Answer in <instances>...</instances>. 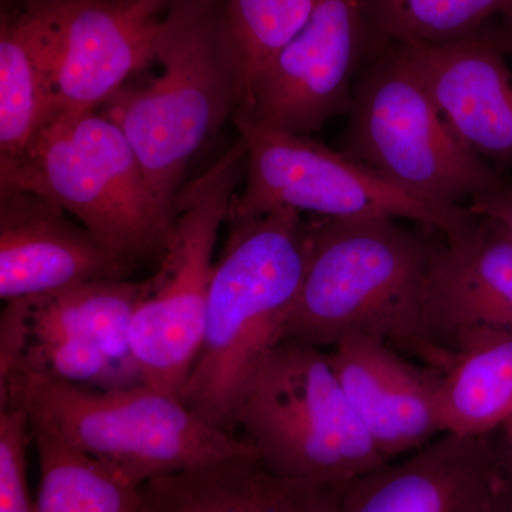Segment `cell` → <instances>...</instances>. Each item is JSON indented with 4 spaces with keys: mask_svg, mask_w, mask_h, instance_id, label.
<instances>
[{
    "mask_svg": "<svg viewBox=\"0 0 512 512\" xmlns=\"http://www.w3.org/2000/svg\"><path fill=\"white\" fill-rule=\"evenodd\" d=\"M309 224L308 269L282 340L332 349L348 336H372L440 369L423 323L437 229H409L386 217H315Z\"/></svg>",
    "mask_w": 512,
    "mask_h": 512,
    "instance_id": "6da1fadb",
    "label": "cell"
},
{
    "mask_svg": "<svg viewBox=\"0 0 512 512\" xmlns=\"http://www.w3.org/2000/svg\"><path fill=\"white\" fill-rule=\"evenodd\" d=\"M229 221L215 262L200 356L184 403L201 419L234 434L242 397L266 355L284 339L311 256V224L278 208Z\"/></svg>",
    "mask_w": 512,
    "mask_h": 512,
    "instance_id": "7a4b0ae2",
    "label": "cell"
},
{
    "mask_svg": "<svg viewBox=\"0 0 512 512\" xmlns=\"http://www.w3.org/2000/svg\"><path fill=\"white\" fill-rule=\"evenodd\" d=\"M0 399V406L25 407L30 419L138 487L227 458L256 456L242 437L146 383L93 390L18 365L0 377Z\"/></svg>",
    "mask_w": 512,
    "mask_h": 512,
    "instance_id": "3957f363",
    "label": "cell"
},
{
    "mask_svg": "<svg viewBox=\"0 0 512 512\" xmlns=\"http://www.w3.org/2000/svg\"><path fill=\"white\" fill-rule=\"evenodd\" d=\"M157 62L163 72L144 89H121L103 114L136 151L151 190L175 215L191 157L242 101V79L225 12L215 0H175L163 20Z\"/></svg>",
    "mask_w": 512,
    "mask_h": 512,
    "instance_id": "277c9868",
    "label": "cell"
},
{
    "mask_svg": "<svg viewBox=\"0 0 512 512\" xmlns=\"http://www.w3.org/2000/svg\"><path fill=\"white\" fill-rule=\"evenodd\" d=\"M2 188L59 205L128 265L164 255L175 215L148 184L136 151L113 121L59 113L40 130Z\"/></svg>",
    "mask_w": 512,
    "mask_h": 512,
    "instance_id": "5b68a950",
    "label": "cell"
},
{
    "mask_svg": "<svg viewBox=\"0 0 512 512\" xmlns=\"http://www.w3.org/2000/svg\"><path fill=\"white\" fill-rule=\"evenodd\" d=\"M342 151L387 183L431 204L458 207L507 180L446 119L400 43L363 67Z\"/></svg>",
    "mask_w": 512,
    "mask_h": 512,
    "instance_id": "8992f818",
    "label": "cell"
},
{
    "mask_svg": "<svg viewBox=\"0 0 512 512\" xmlns=\"http://www.w3.org/2000/svg\"><path fill=\"white\" fill-rule=\"evenodd\" d=\"M264 466L342 488L389 463L346 399L329 353L281 340L258 367L235 420Z\"/></svg>",
    "mask_w": 512,
    "mask_h": 512,
    "instance_id": "52a82bcc",
    "label": "cell"
},
{
    "mask_svg": "<svg viewBox=\"0 0 512 512\" xmlns=\"http://www.w3.org/2000/svg\"><path fill=\"white\" fill-rule=\"evenodd\" d=\"M248 146L227 153L175 198L173 231L131 325V355L141 383L183 400L202 346L214 275L215 244L235 190L247 175Z\"/></svg>",
    "mask_w": 512,
    "mask_h": 512,
    "instance_id": "ba28073f",
    "label": "cell"
},
{
    "mask_svg": "<svg viewBox=\"0 0 512 512\" xmlns=\"http://www.w3.org/2000/svg\"><path fill=\"white\" fill-rule=\"evenodd\" d=\"M232 119L247 141L248 167L247 184L232 200L228 220L288 207L323 218L407 220L451 234L477 217L467 205L444 207L413 197L309 136L269 130L238 116Z\"/></svg>",
    "mask_w": 512,
    "mask_h": 512,
    "instance_id": "9c48e42d",
    "label": "cell"
},
{
    "mask_svg": "<svg viewBox=\"0 0 512 512\" xmlns=\"http://www.w3.org/2000/svg\"><path fill=\"white\" fill-rule=\"evenodd\" d=\"M384 47L360 0H318L234 116L295 136L316 133L333 117L350 113L357 76Z\"/></svg>",
    "mask_w": 512,
    "mask_h": 512,
    "instance_id": "30bf717a",
    "label": "cell"
},
{
    "mask_svg": "<svg viewBox=\"0 0 512 512\" xmlns=\"http://www.w3.org/2000/svg\"><path fill=\"white\" fill-rule=\"evenodd\" d=\"M423 323L441 370L466 333L512 332V234L501 222L477 214L456 232H434Z\"/></svg>",
    "mask_w": 512,
    "mask_h": 512,
    "instance_id": "8fae6325",
    "label": "cell"
},
{
    "mask_svg": "<svg viewBox=\"0 0 512 512\" xmlns=\"http://www.w3.org/2000/svg\"><path fill=\"white\" fill-rule=\"evenodd\" d=\"M57 114L90 113L157 60L163 20L138 0H52Z\"/></svg>",
    "mask_w": 512,
    "mask_h": 512,
    "instance_id": "7c38bea8",
    "label": "cell"
},
{
    "mask_svg": "<svg viewBox=\"0 0 512 512\" xmlns=\"http://www.w3.org/2000/svg\"><path fill=\"white\" fill-rule=\"evenodd\" d=\"M503 441V429L440 434L340 488L336 512H481Z\"/></svg>",
    "mask_w": 512,
    "mask_h": 512,
    "instance_id": "4fadbf2b",
    "label": "cell"
},
{
    "mask_svg": "<svg viewBox=\"0 0 512 512\" xmlns=\"http://www.w3.org/2000/svg\"><path fill=\"white\" fill-rule=\"evenodd\" d=\"M66 214L33 192L2 188V301L37 298L96 279L126 278L130 265Z\"/></svg>",
    "mask_w": 512,
    "mask_h": 512,
    "instance_id": "5bb4252c",
    "label": "cell"
},
{
    "mask_svg": "<svg viewBox=\"0 0 512 512\" xmlns=\"http://www.w3.org/2000/svg\"><path fill=\"white\" fill-rule=\"evenodd\" d=\"M346 399L386 460L407 456L443 434L441 382L383 340L353 335L329 353Z\"/></svg>",
    "mask_w": 512,
    "mask_h": 512,
    "instance_id": "9a60e30c",
    "label": "cell"
},
{
    "mask_svg": "<svg viewBox=\"0 0 512 512\" xmlns=\"http://www.w3.org/2000/svg\"><path fill=\"white\" fill-rule=\"evenodd\" d=\"M403 46L461 140L505 174L512 167V72L488 25L456 42Z\"/></svg>",
    "mask_w": 512,
    "mask_h": 512,
    "instance_id": "2e32d148",
    "label": "cell"
},
{
    "mask_svg": "<svg viewBox=\"0 0 512 512\" xmlns=\"http://www.w3.org/2000/svg\"><path fill=\"white\" fill-rule=\"evenodd\" d=\"M339 491L239 456L148 481L141 512H336Z\"/></svg>",
    "mask_w": 512,
    "mask_h": 512,
    "instance_id": "e0dca14e",
    "label": "cell"
},
{
    "mask_svg": "<svg viewBox=\"0 0 512 512\" xmlns=\"http://www.w3.org/2000/svg\"><path fill=\"white\" fill-rule=\"evenodd\" d=\"M52 0H28L0 23V170L26 153L57 114Z\"/></svg>",
    "mask_w": 512,
    "mask_h": 512,
    "instance_id": "ac0fdd59",
    "label": "cell"
},
{
    "mask_svg": "<svg viewBox=\"0 0 512 512\" xmlns=\"http://www.w3.org/2000/svg\"><path fill=\"white\" fill-rule=\"evenodd\" d=\"M441 373L443 433L487 436L512 419V332L466 333Z\"/></svg>",
    "mask_w": 512,
    "mask_h": 512,
    "instance_id": "d6986e66",
    "label": "cell"
},
{
    "mask_svg": "<svg viewBox=\"0 0 512 512\" xmlns=\"http://www.w3.org/2000/svg\"><path fill=\"white\" fill-rule=\"evenodd\" d=\"M150 279H96L28 299V336L70 335L92 340L120 367L138 376L131 355L134 315Z\"/></svg>",
    "mask_w": 512,
    "mask_h": 512,
    "instance_id": "ffe728a7",
    "label": "cell"
},
{
    "mask_svg": "<svg viewBox=\"0 0 512 512\" xmlns=\"http://www.w3.org/2000/svg\"><path fill=\"white\" fill-rule=\"evenodd\" d=\"M30 429L40 467L36 512H141L143 487L69 446L40 421L30 419Z\"/></svg>",
    "mask_w": 512,
    "mask_h": 512,
    "instance_id": "44dd1931",
    "label": "cell"
},
{
    "mask_svg": "<svg viewBox=\"0 0 512 512\" xmlns=\"http://www.w3.org/2000/svg\"><path fill=\"white\" fill-rule=\"evenodd\" d=\"M383 46L441 45L512 18V0H360Z\"/></svg>",
    "mask_w": 512,
    "mask_h": 512,
    "instance_id": "7402d4cb",
    "label": "cell"
},
{
    "mask_svg": "<svg viewBox=\"0 0 512 512\" xmlns=\"http://www.w3.org/2000/svg\"><path fill=\"white\" fill-rule=\"evenodd\" d=\"M316 3L318 0H228L224 12L241 72V104L276 53L308 22Z\"/></svg>",
    "mask_w": 512,
    "mask_h": 512,
    "instance_id": "603a6c76",
    "label": "cell"
},
{
    "mask_svg": "<svg viewBox=\"0 0 512 512\" xmlns=\"http://www.w3.org/2000/svg\"><path fill=\"white\" fill-rule=\"evenodd\" d=\"M18 365L74 384L103 382L119 366L92 340L70 335L28 336Z\"/></svg>",
    "mask_w": 512,
    "mask_h": 512,
    "instance_id": "cb8c5ba5",
    "label": "cell"
},
{
    "mask_svg": "<svg viewBox=\"0 0 512 512\" xmlns=\"http://www.w3.org/2000/svg\"><path fill=\"white\" fill-rule=\"evenodd\" d=\"M29 414L18 404L0 406V512H36L28 481Z\"/></svg>",
    "mask_w": 512,
    "mask_h": 512,
    "instance_id": "d4e9b609",
    "label": "cell"
},
{
    "mask_svg": "<svg viewBox=\"0 0 512 512\" xmlns=\"http://www.w3.org/2000/svg\"><path fill=\"white\" fill-rule=\"evenodd\" d=\"M467 207L478 215L494 218L512 234V181L510 178L493 190L481 192L468 201Z\"/></svg>",
    "mask_w": 512,
    "mask_h": 512,
    "instance_id": "484cf974",
    "label": "cell"
},
{
    "mask_svg": "<svg viewBox=\"0 0 512 512\" xmlns=\"http://www.w3.org/2000/svg\"><path fill=\"white\" fill-rule=\"evenodd\" d=\"M481 512H512V447L505 433L493 487Z\"/></svg>",
    "mask_w": 512,
    "mask_h": 512,
    "instance_id": "4316f807",
    "label": "cell"
},
{
    "mask_svg": "<svg viewBox=\"0 0 512 512\" xmlns=\"http://www.w3.org/2000/svg\"><path fill=\"white\" fill-rule=\"evenodd\" d=\"M488 29L505 55L512 56V18L495 20L488 25Z\"/></svg>",
    "mask_w": 512,
    "mask_h": 512,
    "instance_id": "83f0119b",
    "label": "cell"
},
{
    "mask_svg": "<svg viewBox=\"0 0 512 512\" xmlns=\"http://www.w3.org/2000/svg\"><path fill=\"white\" fill-rule=\"evenodd\" d=\"M138 2L143 3V5L148 6V8L158 13V10L163 8L165 3L170 2V0H138ZM173 2H175V0H173Z\"/></svg>",
    "mask_w": 512,
    "mask_h": 512,
    "instance_id": "f1b7e54d",
    "label": "cell"
},
{
    "mask_svg": "<svg viewBox=\"0 0 512 512\" xmlns=\"http://www.w3.org/2000/svg\"><path fill=\"white\" fill-rule=\"evenodd\" d=\"M505 437H507V440L510 441L511 447H512V419L508 421L507 424L503 427Z\"/></svg>",
    "mask_w": 512,
    "mask_h": 512,
    "instance_id": "f546056e",
    "label": "cell"
}]
</instances>
